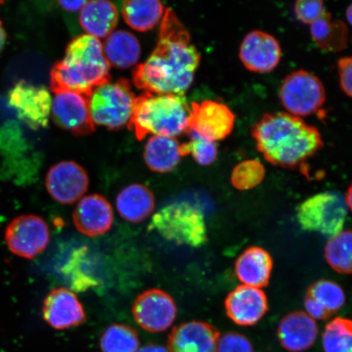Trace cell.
<instances>
[{"mask_svg":"<svg viewBox=\"0 0 352 352\" xmlns=\"http://www.w3.org/2000/svg\"><path fill=\"white\" fill-rule=\"evenodd\" d=\"M201 56L190 34L170 8L162 17L157 46L132 73L135 86L153 94L184 95L195 79Z\"/></svg>","mask_w":352,"mask_h":352,"instance_id":"cell-1","label":"cell"},{"mask_svg":"<svg viewBox=\"0 0 352 352\" xmlns=\"http://www.w3.org/2000/svg\"><path fill=\"white\" fill-rule=\"evenodd\" d=\"M252 135L264 160L285 169L305 164L324 146L316 127L284 112L264 114L254 125Z\"/></svg>","mask_w":352,"mask_h":352,"instance_id":"cell-2","label":"cell"},{"mask_svg":"<svg viewBox=\"0 0 352 352\" xmlns=\"http://www.w3.org/2000/svg\"><path fill=\"white\" fill-rule=\"evenodd\" d=\"M109 70L100 39L82 34L68 44L64 58L52 67L51 90L54 94L74 91L90 98L96 87L111 82Z\"/></svg>","mask_w":352,"mask_h":352,"instance_id":"cell-3","label":"cell"},{"mask_svg":"<svg viewBox=\"0 0 352 352\" xmlns=\"http://www.w3.org/2000/svg\"><path fill=\"white\" fill-rule=\"evenodd\" d=\"M189 113L190 107L184 95L144 92L135 99L127 126L138 140L149 135L175 138L188 132Z\"/></svg>","mask_w":352,"mask_h":352,"instance_id":"cell-4","label":"cell"},{"mask_svg":"<svg viewBox=\"0 0 352 352\" xmlns=\"http://www.w3.org/2000/svg\"><path fill=\"white\" fill-rule=\"evenodd\" d=\"M148 228L177 245L197 248L208 241L204 214L190 202L165 206L153 215Z\"/></svg>","mask_w":352,"mask_h":352,"instance_id":"cell-5","label":"cell"},{"mask_svg":"<svg viewBox=\"0 0 352 352\" xmlns=\"http://www.w3.org/2000/svg\"><path fill=\"white\" fill-rule=\"evenodd\" d=\"M136 96L127 79L121 78L96 87L89 98L90 113L95 125L118 130L129 124Z\"/></svg>","mask_w":352,"mask_h":352,"instance_id":"cell-6","label":"cell"},{"mask_svg":"<svg viewBox=\"0 0 352 352\" xmlns=\"http://www.w3.org/2000/svg\"><path fill=\"white\" fill-rule=\"evenodd\" d=\"M347 214L344 198L338 192L318 193L302 202L297 219L303 230L333 236L342 231Z\"/></svg>","mask_w":352,"mask_h":352,"instance_id":"cell-7","label":"cell"},{"mask_svg":"<svg viewBox=\"0 0 352 352\" xmlns=\"http://www.w3.org/2000/svg\"><path fill=\"white\" fill-rule=\"evenodd\" d=\"M279 98L288 113L298 118L319 111L327 100L320 79L302 69L285 77L280 87Z\"/></svg>","mask_w":352,"mask_h":352,"instance_id":"cell-8","label":"cell"},{"mask_svg":"<svg viewBox=\"0 0 352 352\" xmlns=\"http://www.w3.org/2000/svg\"><path fill=\"white\" fill-rule=\"evenodd\" d=\"M50 237L45 220L34 214L15 217L4 232L8 249L16 256L25 259H32L43 253L50 244Z\"/></svg>","mask_w":352,"mask_h":352,"instance_id":"cell-9","label":"cell"},{"mask_svg":"<svg viewBox=\"0 0 352 352\" xmlns=\"http://www.w3.org/2000/svg\"><path fill=\"white\" fill-rule=\"evenodd\" d=\"M235 120V114L226 104L204 100L191 104L188 129L200 138L215 143L232 133Z\"/></svg>","mask_w":352,"mask_h":352,"instance_id":"cell-10","label":"cell"},{"mask_svg":"<svg viewBox=\"0 0 352 352\" xmlns=\"http://www.w3.org/2000/svg\"><path fill=\"white\" fill-rule=\"evenodd\" d=\"M132 314L140 327L151 333L166 331L177 316L174 299L160 289L144 292L135 299Z\"/></svg>","mask_w":352,"mask_h":352,"instance_id":"cell-11","label":"cell"},{"mask_svg":"<svg viewBox=\"0 0 352 352\" xmlns=\"http://www.w3.org/2000/svg\"><path fill=\"white\" fill-rule=\"evenodd\" d=\"M51 118L57 126L76 136L94 133L89 98L74 91H61L52 99Z\"/></svg>","mask_w":352,"mask_h":352,"instance_id":"cell-12","label":"cell"},{"mask_svg":"<svg viewBox=\"0 0 352 352\" xmlns=\"http://www.w3.org/2000/svg\"><path fill=\"white\" fill-rule=\"evenodd\" d=\"M8 103L30 129L46 127L51 117L52 98L46 88L21 81L8 94Z\"/></svg>","mask_w":352,"mask_h":352,"instance_id":"cell-13","label":"cell"},{"mask_svg":"<svg viewBox=\"0 0 352 352\" xmlns=\"http://www.w3.org/2000/svg\"><path fill=\"white\" fill-rule=\"evenodd\" d=\"M45 186L50 195L63 205L80 200L89 187V177L83 167L74 161L58 162L48 170Z\"/></svg>","mask_w":352,"mask_h":352,"instance_id":"cell-14","label":"cell"},{"mask_svg":"<svg viewBox=\"0 0 352 352\" xmlns=\"http://www.w3.org/2000/svg\"><path fill=\"white\" fill-rule=\"evenodd\" d=\"M42 316L45 322L57 330L68 329L85 323L86 314L82 303L72 289L54 288L43 302Z\"/></svg>","mask_w":352,"mask_h":352,"instance_id":"cell-15","label":"cell"},{"mask_svg":"<svg viewBox=\"0 0 352 352\" xmlns=\"http://www.w3.org/2000/svg\"><path fill=\"white\" fill-rule=\"evenodd\" d=\"M281 47L272 34L253 30L245 35L240 46L239 57L245 67L253 73H270L278 66Z\"/></svg>","mask_w":352,"mask_h":352,"instance_id":"cell-16","label":"cell"},{"mask_svg":"<svg viewBox=\"0 0 352 352\" xmlns=\"http://www.w3.org/2000/svg\"><path fill=\"white\" fill-rule=\"evenodd\" d=\"M228 318L241 327H252L268 310L267 299L261 289L241 285L233 289L226 299Z\"/></svg>","mask_w":352,"mask_h":352,"instance_id":"cell-17","label":"cell"},{"mask_svg":"<svg viewBox=\"0 0 352 352\" xmlns=\"http://www.w3.org/2000/svg\"><path fill=\"white\" fill-rule=\"evenodd\" d=\"M72 219L74 226L83 235L90 237L104 235L113 226L112 206L103 196L88 195L79 200Z\"/></svg>","mask_w":352,"mask_h":352,"instance_id":"cell-18","label":"cell"},{"mask_svg":"<svg viewBox=\"0 0 352 352\" xmlns=\"http://www.w3.org/2000/svg\"><path fill=\"white\" fill-rule=\"evenodd\" d=\"M219 333L204 321L180 324L170 332L167 349L170 352H217Z\"/></svg>","mask_w":352,"mask_h":352,"instance_id":"cell-19","label":"cell"},{"mask_svg":"<svg viewBox=\"0 0 352 352\" xmlns=\"http://www.w3.org/2000/svg\"><path fill=\"white\" fill-rule=\"evenodd\" d=\"M318 336L316 320L305 311H294L281 319L277 336L289 352H302L314 346Z\"/></svg>","mask_w":352,"mask_h":352,"instance_id":"cell-20","label":"cell"},{"mask_svg":"<svg viewBox=\"0 0 352 352\" xmlns=\"http://www.w3.org/2000/svg\"><path fill=\"white\" fill-rule=\"evenodd\" d=\"M272 267L270 253L257 246L246 249L235 263L236 274L241 283L258 289L270 283Z\"/></svg>","mask_w":352,"mask_h":352,"instance_id":"cell-21","label":"cell"},{"mask_svg":"<svg viewBox=\"0 0 352 352\" xmlns=\"http://www.w3.org/2000/svg\"><path fill=\"white\" fill-rule=\"evenodd\" d=\"M79 22L86 34L96 38H107L118 22L117 7L105 0L86 1L79 12Z\"/></svg>","mask_w":352,"mask_h":352,"instance_id":"cell-22","label":"cell"},{"mask_svg":"<svg viewBox=\"0 0 352 352\" xmlns=\"http://www.w3.org/2000/svg\"><path fill=\"white\" fill-rule=\"evenodd\" d=\"M116 206L121 217L130 223L144 221L155 208V197L148 187L132 184L118 193Z\"/></svg>","mask_w":352,"mask_h":352,"instance_id":"cell-23","label":"cell"},{"mask_svg":"<svg viewBox=\"0 0 352 352\" xmlns=\"http://www.w3.org/2000/svg\"><path fill=\"white\" fill-rule=\"evenodd\" d=\"M178 140L167 136L152 135L144 148V160L148 168L157 173H168L179 164L182 155Z\"/></svg>","mask_w":352,"mask_h":352,"instance_id":"cell-24","label":"cell"},{"mask_svg":"<svg viewBox=\"0 0 352 352\" xmlns=\"http://www.w3.org/2000/svg\"><path fill=\"white\" fill-rule=\"evenodd\" d=\"M103 52L110 66L129 69L138 64L142 47L133 34L126 30H116L105 39Z\"/></svg>","mask_w":352,"mask_h":352,"instance_id":"cell-25","label":"cell"},{"mask_svg":"<svg viewBox=\"0 0 352 352\" xmlns=\"http://www.w3.org/2000/svg\"><path fill=\"white\" fill-rule=\"evenodd\" d=\"M166 8L157 0H130L122 3V14L126 23L140 32L155 28L162 20Z\"/></svg>","mask_w":352,"mask_h":352,"instance_id":"cell-26","label":"cell"},{"mask_svg":"<svg viewBox=\"0 0 352 352\" xmlns=\"http://www.w3.org/2000/svg\"><path fill=\"white\" fill-rule=\"evenodd\" d=\"M311 35L321 50L337 52L345 50L349 42V28L340 20L332 19L329 12L311 25Z\"/></svg>","mask_w":352,"mask_h":352,"instance_id":"cell-27","label":"cell"},{"mask_svg":"<svg viewBox=\"0 0 352 352\" xmlns=\"http://www.w3.org/2000/svg\"><path fill=\"white\" fill-rule=\"evenodd\" d=\"M324 254L334 271L352 274V231H342L332 236L325 246Z\"/></svg>","mask_w":352,"mask_h":352,"instance_id":"cell-28","label":"cell"},{"mask_svg":"<svg viewBox=\"0 0 352 352\" xmlns=\"http://www.w3.org/2000/svg\"><path fill=\"white\" fill-rule=\"evenodd\" d=\"M103 352H138L140 340L138 332L129 325L114 324L104 330L100 338Z\"/></svg>","mask_w":352,"mask_h":352,"instance_id":"cell-29","label":"cell"},{"mask_svg":"<svg viewBox=\"0 0 352 352\" xmlns=\"http://www.w3.org/2000/svg\"><path fill=\"white\" fill-rule=\"evenodd\" d=\"M324 352H352V320L336 318L327 324L322 334Z\"/></svg>","mask_w":352,"mask_h":352,"instance_id":"cell-30","label":"cell"},{"mask_svg":"<svg viewBox=\"0 0 352 352\" xmlns=\"http://www.w3.org/2000/svg\"><path fill=\"white\" fill-rule=\"evenodd\" d=\"M306 296L318 302L331 316L340 310L346 301L345 293L340 286L328 280L316 281L308 288Z\"/></svg>","mask_w":352,"mask_h":352,"instance_id":"cell-31","label":"cell"},{"mask_svg":"<svg viewBox=\"0 0 352 352\" xmlns=\"http://www.w3.org/2000/svg\"><path fill=\"white\" fill-rule=\"evenodd\" d=\"M265 177V167L256 160H249L240 162L231 174L232 186L239 190L245 191L257 187Z\"/></svg>","mask_w":352,"mask_h":352,"instance_id":"cell-32","label":"cell"},{"mask_svg":"<svg viewBox=\"0 0 352 352\" xmlns=\"http://www.w3.org/2000/svg\"><path fill=\"white\" fill-rule=\"evenodd\" d=\"M190 140L187 143L180 144L179 153L182 157L191 154L197 164L209 166L217 160L218 148L217 144L200 138L195 132L188 131Z\"/></svg>","mask_w":352,"mask_h":352,"instance_id":"cell-33","label":"cell"},{"mask_svg":"<svg viewBox=\"0 0 352 352\" xmlns=\"http://www.w3.org/2000/svg\"><path fill=\"white\" fill-rule=\"evenodd\" d=\"M327 10L319 0H299L294 4V12L302 23L311 25L322 16Z\"/></svg>","mask_w":352,"mask_h":352,"instance_id":"cell-34","label":"cell"},{"mask_svg":"<svg viewBox=\"0 0 352 352\" xmlns=\"http://www.w3.org/2000/svg\"><path fill=\"white\" fill-rule=\"evenodd\" d=\"M217 352H254V349L248 338L232 332L219 336Z\"/></svg>","mask_w":352,"mask_h":352,"instance_id":"cell-35","label":"cell"},{"mask_svg":"<svg viewBox=\"0 0 352 352\" xmlns=\"http://www.w3.org/2000/svg\"><path fill=\"white\" fill-rule=\"evenodd\" d=\"M340 86L344 94L352 98V56L338 60Z\"/></svg>","mask_w":352,"mask_h":352,"instance_id":"cell-36","label":"cell"},{"mask_svg":"<svg viewBox=\"0 0 352 352\" xmlns=\"http://www.w3.org/2000/svg\"><path fill=\"white\" fill-rule=\"evenodd\" d=\"M305 307L306 314L310 316L312 319L324 320L332 316L327 310H324L322 307L320 306L318 302L307 296L305 300Z\"/></svg>","mask_w":352,"mask_h":352,"instance_id":"cell-37","label":"cell"},{"mask_svg":"<svg viewBox=\"0 0 352 352\" xmlns=\"http://www.w3.org/2000/svg\"><path fill=\"white\" fill-rule=\"evenodd\" d=\"M85 3L86 1L78 0V1H60L58 3L60 7L63 8L65 10L69 12H77L81 10V8L85 6Z\"/></svg>","mask_w":352,"mask_h":352,"instance_id":"cell-38","label":"cell"},{"mask_svg":"<svg viewBox=\"0 0 352 352\" xmlns=\"http://www.w3.org/2000/svg\"><path fill=\"white\" fill-rule=\"evenodd\" d=\"M138 352H170L168 349L160 345L148 344L140 349Z\"/></svg>","mask_w":352,"mask_h":352,"instance_id":"cell-39","label":"cell"},{"mask_svg":"<svg viewBox=\"0 0 352 352\" xmlns=\"http://www.w3.org/2000/svg\"><path fill=\"white\" fill-rule=\"evenodd\" d=\"M7 39L6 30L3 28L2 21H0V52L3 50Z\"/></svg>","mask_w":352,"mask_h":352,"instance_id":"cell-40","label":"cell"},{"mask_svg":"<svg viewBox=\"0 0 352 352\" xmlns=\"http://www.w3.org/2000/svg\"><path fill=\"white\" fill-rule=\"evenodd\" d=\"M345 201L347 208H349L352 212V184H351L349 190H347Z\"/></svg>","mask_w":352,"mask_h":352,"instance_id":"cell-41","label":"cell"},{"mask_svg":"<svg viewBox=\"0 0 352 352\" xmlns=\"http://www.w3.org/2000/svg\"><path fill=\"white\" fill-rule=\"evenodd\" d=\"M346 19L349 23L352 25V3L347 8L346 10Z\"/></svg>","mask_w":352,"mask_h":352,"instance_id":"cell-42","label":"cell"}]
</instances>
